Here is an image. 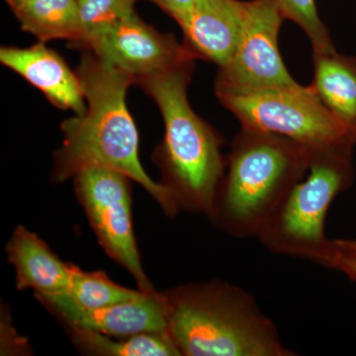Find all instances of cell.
<instances>
[{"mask_svg":"<svg viewBox=\"0 0 356 356\" xmlns=\"http://www.w3.org/2000/svg\"><path fill=\"white\" fill-rule=\"evenodd\" d=\"M145 291L128 289L110 280L102 271L88 273L70 264V280L67 296L77 306L86 309L126 303L142 297Z\"/></svg>","mask_w":356,"mask_h":356,"instance_id":"obj_17","label":"cell"},{"mask_svg":"<svg viewBox=\"0 0 356 356\" xmlns=\"http://www.w3.org/2000/svg\"><path fill=\"white\" fill-rule=\"evenodd\" d=\"M318 266L339 271L356 283V238L330 240Z\"/></svg>","mask_w":356,"mask_h":356,"instance_id":"obj_20","label":"cell"},{"mask_svg":"<svg viewBox=\"0 0 356 356\" xmlns=\"http://www.w3.org/2000/svg\"><path fill=\"white\" fill-rule=\"evenodd\" d=\"M281 15L276 0H248L242 34L231 60L219 67L216 88L254 90L294 86L278 47Z\"/></svg>","mask_w":356,"mask_h":356,"instance_id":"obj_8","label":"cell"},{"mask_svg":"<svg viewBox=\"0 0 356 356\" xmlns=\"http://www.w3.org/2000/svg\"><path fill=\"white\" fill-rule=\"evenodd\" d=\"M28 1H30V0H6V3L8 4L13 11L24 6Z\"/></svg>","mask_w":356,"mask_h":356,"instance_id":"obj_22","label":"cell"},{"mask_svg":"<svg viewBox=\"0 0 356 356\" xmlns=\"http://www.w3.org/2000/svg\"><path fill=\"white\" fill-rule=\"evenodd\" d=\"M194 62L195 58H189L137 86L153 98L165 123V137L154 153L163 177L161 184L172 194L178 212L209 217L226 172V158L220 134L189 103L187 89Z\"/></svg>","mask_w":356,"mask_h":356,"instance_id":"obj_2","label":"cell"},{"mask_svg":"<svg viewBox=\"0 0 356 356\" xmlns=\"http://www.w3.org/2000/svg\"><path fill=\"white\" fill-rule=\"evenodd\" d=\"M79 49L128 74L138 84L195 58L172 34H163L140 19L136 11L93 35Z\"/></svg>","mask_w":356,"mask_h":356,"instance_id":"obj_9","label":"cell"},{"mask_svg":"<svg viewBox=\"0 0 356 356\" xmlns=\"http://www.w3.org/2000/svg\"><path fill=\"white\" fill-rule=\"evenodd\" d=\"M76 72L88 108L63 122L64 142L55 156L54 179L63 182L89 166H107L142 185L168 216H175L172 194L140 165L139 133L126 103L133 79L90 51L84 54Z\"/></svg>","mask_w":356,"mask_h":356,"instance_id":"obj_1","label":"cell"},{"mask_svg":"<svg viewBox=\"0 0 356 356\" xmlns=\"http://www.w3.org/2000/svg\"><path fill=\"white\" fill-rule=\"evenodd\" d=\"M74 343L93 355L177 356L181 355L168 332H142L134 336L110 337L88 330L69 327Z\"/></svg>","mask_w":356,"mask_h":356,"instance_id":"obj_15","label":"cell"},{"mask_svg":"<svg viewBox=\"0 0 356 356\" xmlns=\"http://www.w3.org/2000/svg\"><path fill=\"white\" fill-rule=\"evenodd\" d=\"M314 77L310 84L323 104L356 134V57L313 54Z\"/></svg>","mask_w":356,"mask_h":356,"instance_id":"obj_14","label":"cell"},{"mask_svg":"<svg viewBox=\"0 0 356 356\" xmlns=\"http://www.w3.org/2000/svg\"><path fill=\"white\" fill-rule=\"evenodd\" d=\"M245 1L197 0L175 21L184 44L196 58L225 67L235 54L245 20Z\"/></svg>","mask_w":356,"mask_h":356,"instance_id":"obj_11","label":"cell"},{"mask_svg":"<svg viewBox=\"0 0 356 356\" xmlns=\"http://www.w3.org/2000/svg\"><path fill=\"white\" fill-rule=\"evenodd\" d=\"M91 228L110 257L132 274L139 289L154 291L142 267L134 235L130 178L107 166H89L74 177Z\"/></svg>","mask_w":356,"mask_h":356,"instance_id":"obj_7","label":"cell"},{"mask_svg":"<svg viewBox=\"0 0 356 356\" xmlns=\"http://www.w3.org/2000/svg\"><path fill=\"white\" fill-rule=\"evenodd\" d=\"M0 62L39 89L54 106L72 110L76 115L86 111L88 105L79 74L60 54L44 43L39 42L28 48L1 47Z\"/></svg>","mask_w":356,"mask_h":356,"instance_id":"obj_12","label":"cell"},{"mask_svg":"<svg viewBox=\"0 0 356 356\" xmlns=\"http://www.w3.org/2000/svg\"><path fill=\"white\" fill-rule=\"evenodd\" d=\"M137 0H76L79 34L70 44L79 47L93 35L135 11Z\"/></svg>","mask_w":356,"mask_h":356,"instance_id":"obj_18","label":"cell"},{"mask_svg":"<svg viewBox=\"0 0 356 356\" xmlns=\"http://www.w3.org/2000/svg\"><path fill=\"white\" fill-rule=\"evenodd\" d=\"M163 9L173 20L191 8L197 0H149Z\"/></svg>","mask_w":356,"mask_h":356,"instance_id":"obj_21","label":"cell"},{"mask_svg":"<svg viewBox=\"0 0 356 356\" xmlns=\"http://www.w3.org/2000/svg\"><path fill=\"white\" fill-rule=\"evenodd\" d=\"M19 290L33 289L36 297L67 294L70 264H65L36 234L17 227L6 248Z\"/></svg>","mask_w":356,"mask_h":356,"instance_id":"obj_13","label":"cell"},{"mask_svg":"<svg viewBox=\"0 0 356 356\" xmlns=\"http://www.w3.org/2000/svg\"><path fill=\"white\" fill-rule=\"evenodd\" d=\"M168 331L181 355L294 356L250 293L222 282L163 293Z\"/></svg>","mask_w":356,"mask_h":356,"instance_id":"obj_3","label":"cell"},{"mask_svg":"<svg viewBox=\"0 0 356 356\" xmlns=\"http://www.w3.org/2000/svg\"><path fill=\"white\" fill-rule=\"evenodd\" d=\"M283 18L299 26L307 35L313 54L337 51L329 30L318 16L316 0H276Z\"/></svg>","mask_w":356,"mask_h":356,"instance_id":"obj_19","label":"cell"},{"mask_svg":"<svg viewBox=\"0 0 356 356\" xmlns=\"http://www.w3.org/2000/svg\"><path fill=\"white\" fill-rule=\"evenodd\" d=\"M313 149L276 134L242 129L232 143L208 218L235 238H257L306 177Z\"/></svg>","mask_w":356,"mask_h":356,"instance_id":"obj_4","label":"cell"},{"mask_svg":"<svg viewBox=\"0 0 356 356\" xmlns=\"http://www.w3.org/2000/svg\"><path fill=\"white\" fill-rule=\"evenodd\" d=\"M69 327L88 330L110 337H130L142 332H168L163 293L145 292L126 303L86 309L77 306L67 294L37 297Z\"/></svg>","mask_w":356,"mask_h":356,"instance_id":"obj_10","label":"cell"},{"mask_svg":"<svg viewBox=\"0 0 356 356\" xmlns=\"http://www.w3.org/2000/svg\"><path fill=\"white\" fill-rule=\"evenodd\" d=\"M353 149L348 145L313 149L306 177L257 236L267 250L318 264L330 242L325 233L327 211L355 181Z\"/></svg>","mask_w":356,"mask_h":356,"instance_id":"obj_5","label":"cell"},{"mask_svg":"<svg viewBox=\"0 0 356 356\" xmlns=\"http://www.w3.org/2000/svg\"><path fill=\"white\" fill-rule=\"evenodd\" d=\"M215 92L243 130L276 134L314 149L355 147L356 134L331 113L310 86L254 90L215 86Z\"/></svg>","mask_w":356,"mask_h":356,"instance_id":"obj_6","label":"cell"},{"mask_svg":"<svg viewBox=\"0 0 356 356\" xmlns=\"http://www.w3.org/2000/svg\"><path fill=\"white\" fill-rule=\"evenodd\" d=\"M21 29L46 44L51 40L77 38L76 0H30L13 11Z\"/></svg>","mask_w":356,"mask_h":356,"instance_id":"obj_16","label":"cell"}]
</instances>
